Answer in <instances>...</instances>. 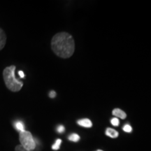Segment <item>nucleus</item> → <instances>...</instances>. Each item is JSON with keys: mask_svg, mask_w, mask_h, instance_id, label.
<instances>
[{"mask_svg": "<svg viewBox=\"0 0 151 151\" xmlns=\"http://www.w3.org/2000/svg\"><path fill=\"white\" fill-rule=\"evenodd\" d=\"M112 113H113V116L118 117V118H120L121 119H124V118H126V117H127L126 113H124L123 111H122L121 109H115L113 111Z\"/></svg>", "mask_w": 151, "mask_h": 151, "instance_id": "nucleus-6", "label": "nucleus"}, {"mask_svg": "<svg viewBox=\"0 0 151 151\" xmlns=\"http://www.w3.org/2000/svg\"><path fill=\"white\" fill-rule=\"evenodd\" d=\"M97 151H103V150H97Z\"/></svg>", "mask_w": 151, "mask_h": 151, "instance_id": "nucleus-17", "label": "nucleus"}, {"mask_svg": "<svg viewBox=\"0 0 151 151\" xmlns=\"http://www.w3.org/2000/svg\"><path fill=\"white\" fill-rule=\"evenodd\" d=\"M6 43V35L3 29L0 27V50L4 48Z\"/></svg>", "mask_w": 151, "mask_h": 151, "instance_id": "nucleus-4", "label": "nucleus"}, {"mask_svg": "<svg viewBox=\"0 0 151 151\" xmlns=\"http://www.w3.org/2000/svg\"><path fill=\"white\" fill-rule=\"evenodd\" d=\"M77 123H78V124H79L80 126H81V127H86V128L92 127V126L91 120L88 118H84V119H81V120H78V122H77Z\"/></svg>", "mask_w": 151, "mask_h": 151, "instance_id": "nucleus-5", "label": "nucleus"}, {"mask_svg": "<svg viewBox=\"0 0 151 151\" xmlns=\"http://www.w3.org/2000/svg\"><path fill=\"white\" fill-rule=\"evenodd\" d=\"M62 143V140L61 139H57L55 143H54V145L52 146V149L54 150H58L60 149V145H61Z\"/></svg>", "mask_w": 151, "mask_h": 151, "instance_id": "nucleus-10", "label": "nucleus"}, {"mask_svg": "<svg viewBox=\"0 0 151 151\" xmlns=\"http://www.w3.org/2000/svg\"><path fill=\"white\" fill-rule=\"evenodd\" d=\"M57 131L59 133H62V132H65V127L63 125H60L59 127L57 128Z\"/></svg>", "mask_w": 151, "mask_h": 151, "instance_id": "nucleus-14", "label": "nucleus"}, {"mask_svg": "<svg viewBox=\"0 0 151 151\" xmlns=\"http://www.w3.org/2000/svg\"><path fill=\"white\" fill-rule=\"evenodd\" d=\"M49 96H50V98H55L56 97V92L55 91H51L49 94Z\"/></svg>", "mask_w": 151, "mask_h": 151, "instance_id": "nucleus-15", "label": "nucleus"}, {"mask_svg": "<svg viewBox=\"0 0 151 151\" xmlns=\"http://www.w3.org/2000/svg\"><path fill=\"white\" fill-rule=\"evenodd\" d=\"M15 127L16 129L19 131V132H21L24 131V123L22 121H17L15 122Z\"/></svg>", "mask_w": 151, "mask_h": 151, "instance_id": "nucleus-8", "label": "nucleus"}, {"mask_svg": "<svg viewBox=\"0 0 151 151\" xmlns=\"http://www.w3.org/2000/svg\"><path fill=\"white\" fill-rule=\"evenodd\" d=\"M106 134L109 137L115 139V138H117L118 137L119 134L118 132L116 131L115 129H111V128H107L106 130Z\"/></svg>", "mask_w": 151, "mask_h": 151, "instance_id": "nucleus-7", "label": "nucleus"}, {"mask_svg": "<svg viewBox=\"0 0 151 151\" xmlns=\"http://www.w3.org/2000/svg\"><path fill=\"white\" fill-rule=\"evenodd\" d=\"M122 129H123L125 132H127V133H129V132H131L132 131V127L128 124H125L123 127V128H122Z\"/></svg>", "mask_w": 151, "mask_h": 151, "instance_id": "nucleus-12", "label": "nucleus"}, {"mask_svg": "<svg viewBox=\"0 0 151 151\" xmlns=\"http://www.w3.org/2000/svg\"><path fill=\"white\" fill-rule=\"evenodd\" d=\"M69 140L71 141H73V142H78V141L80 140V137L77 134H71V135H69V137H68Z\"/></svg>", "mask_w": 151, "mask_h": 151, "instance_id": "nucleus-9", "label": "nucleus"}, {"mask_svg": "<svg viewBox=\"0 0 151 151\" xmlns=\"http://www.w3.org/2000/svg\"><path fill=\"white\" fill-rule=\"evenodd\" d=\"M18 73H19V75H20V78H24V73L23 71H19V72H18Z\"/></svg>", "mask_w": 151, "mask_h": 151, "instance_id": "nucleus-16", "label": "nucleus"}, {"mask_svg": "<svg viewBox=\"0 0 151 151\" xmlns=\"http://www.w3.org/2000/svg\"><path fill=\"white\" fill-rule=\"evenodd\" d=\"M16 66L11 65L4 68L3 70V78L5 86L10 91L14 92L20 91L23 86V83L16 78Z\"/></svg>", "mask_w": 151, "mask_h": 151, "instance_id": "nucleus-2", "label": "nucleus"}, {"mask_svg": "<svg viewBox=\"0 0 151 151\" xmlns=\"http://www.w3.org/2000/svg\"><path fill=\"white\" fill-rule=\"evenodd\" d=\"M111 122L113 126H116V127L118 126L119 124H120V121H119V120L117 118H113V119H111Z\"/></svg>", "mask_w": 151, "mask_h": 151, "instance_id": "nucleus-11", "label": "nucleus"}, {"mask_svg": "<svg viewBox=\"0 0 151 151\" xmlns=\"http://www.w3.org/2000/svg\"><path fill=\"white\" fill-rule=\"evenodd\" d=\"M19 140L20 145L27 151H32L36 148V143L31 132L24 131L20 132Z\"/></svg>", "mask_w": 151, "mask_h": 151, "instance_id": "nucleus-3", "label": "nucleus"}, {"mask_svg": "<svg viewBox=\"0 0 151 151\" xmlns=\"http://www.w3.org/2000/svg\"><path fill=\"white\" fill-rule=\"evenodd\" d=\"M15 151H27L25 149L23 148L21 145H18V146H16L15 148Z\"/></svg>", "mask_w": 151, "mask_h": 151, "instance_id": "nucleus-13", "label": "nucleus"}, {"mask_svg": "<svg viewBox=\"0 0 151 151\" xmlns=\"http://www.w3.org/2000/svg\"><path fill=\"white\" fill-rule=\"evenodd\" d=\"M75 43L72 36L67 32H60L54 35L51 40V48L57 56L69 58L75 50Z\"/></svg>", "mask_w": 151, "mask_h": 151, "instance_id": "nucleus-1", "label": "nucleus"}]
</instances>
